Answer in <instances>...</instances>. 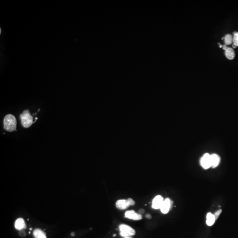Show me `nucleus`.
Returning <instances> with one entry per match:
<instances>
[{
	"instance_id": "obj_1",
	"label": "nucleus",
	"mask_w": 238,
	"mask_h": 238,
	"mask_svg": "<svg viewBox=\"0 0 238 238\" xmlns=\"http://www.w3.org/2000/svg\"><path fill=\"white\" fill-rule=\"evenodd\" d=\"M16 119L13 115L8 114L5 117L4 120V128L7 131L13 132L16 130Z\"/></svg>"
},
{
	"instance_id": "obj_2",
	"label": "nucleus",
	"mask_w": 238,
	"mask_h": 238,
	"mask_svg": "<svg viewBox=\"0 0 238 238\" xmlns=\"http://www.w3.org/2000/svg\"><path fill=\"white\" fill-rule=\"evenodd\" d=\"M20 118L22 125L24 128H29L34 123L33 117L31 116L29 111L28 110H25L20 114Z\"/></svg>"
},
{
	"instance_id": "obj_3",
	"label": "nucleus",
	"mask_w": 238,
	"mask_h": 238,
	"mask_svg": "<svg viewBox=\"0 0 238 238\" xmlns=\"http://www.w3.org/2000/svg\"><path fill=\"white\" fill-rule=\"evenodd\" d=\"M120 234L122 237H128L133 236L136 234V231L128 225L122 224L119 226Z\"/></svg>"
},
{
	"instance_id": "obj_4",
	"label": "nucleus",
	"mask_w": 238,
	"mask_h": 238,
	"mask_svg": "<svg viewBox=\"0 0 238 238\" xmlns=\"http://www.w3.org/2000/svg\"><path fill=\"white\" fill-rule=\"evenodd\" d=\"M200 163L203 168L205 169H207L211 167V155L209 153H205L201 158Z\"/></svg>"
},
{
	"instance_id": "obj_5",
	"label": "nucleus",
	"mask_w": 238,
	"mask_h": 238,
	"mask_svg": "<svg viewBox=\"0 0 238 238\" xmlns=\"http://www.w3.org/2000/svg\"><path fill=\"white\" fill-rule=\"evenodd\" d=\"M172 202L169 198H166L164 200L160 210L161 212L164 214L168 213L172 207Z\"/></svg>"
},
{
	"instance_id": "obj_6",
	"label": "nucleus",
	"mask_w": 238,
	"mask_h": 238,
	"mask_svg": "<svg viewBox=\"0 0 238 238\" xmlns=\"http://www.w3.org/2000/svg\"><path fill=\"white\" fill-rule=\"evenodd\" d=\"M125 217L129 219L138 220L142 219V216L139 213H136L134 210L128 211L125 213Z\"/></svg>"
},
{
	"instance_id": "obj_7",
	"label": "nucleus",
	"mask_w": 238,
	"mask_h": 238,
	"mask_svg": "<svg viewBox=\"0 0 238 238\" xmlns=\"http://www.w3.org/2000/svg\"><path fill=\"white\" fill-rule=\"evenodd\" d=\"M164 199L161 195H157L154 198L153 200L152 208L154 209H159L161 208L162 204L163 203Z\"/></svg>"
},
{
	"instance_id": "obj_8",
	"label": "nucleus",
	"mask_w": 238,
	"mask_h": 238,
	"mask_svg": "<svg viewBox=\"0 0 238 238\" xmlns=\"http://www.w3.org/2000/svg\"><path fill=\"white\" fill-rule=\"evenodd\" d=\"M116 206L117 209L121 210H124L127 209L130 206V205L128 200L121 199L117 201Z\"/></svg>"
},
{
	"instance_id": "obj_9",
	"label": "nucleus",
	"mask_w": 238,
	"mask_h": 238,
	"mask_svg": "<svg viewBox=\"0 0 238 238\" xmlns=\"http://www.w3.org/2000/svg\"><path fill=\"white\" fill-rule=\"evenodd\" d=\"M15 227L18 230H22L26 228V224L24 220L22 218L17 219L15 223Z\"/></svg>"
},
{
	"instance_id": "obj_10",
	"label": "nucleus",
	"mask_w": 238,
	"mask_h": 238,
	"mask_svg": "<svg viewBox=\"0 0 238 238\" xmlns=\"http://www.w3.org/2000/svg\"><path fill=\"white\" fill-rule=\"evenodd\" d=\"M211 167L213 168H216L220 162V157L217 154H212L211 155Z\"/></svg>"
},
{
	"instance_id": "obj_11",
	"label": "nucleus",
	"mask_w": 238,
	"mask_h": 238,
	"mask_svg": "<svg viewBox=\"0 0 238 238\" xmlns=\"http://www.w3.org/2000/svg\"><path fill=\"white\" fill-rule=\"evenodd\" d=\"M225 55L228 60H233L235 57L234 50L232 48L228 47L225 50Z\"/></svg>"
},
{
	"instance_id": "obj_12",
	"label": "nucleus",
	"mask_w": 238,
	"mask_h": 238,
	"mask_svg": "<svg viewBox=\"0 0 238 238\" xmlns=\"http://www.w3.org/2000/svg\"><path fill=\"white\" fill-rule=\"evenodd\" d=\"M214 214H212L211 213H209L206 216V224L208 226H212L214 224L215 220H216Z\"/></svg>"
},
{
	"instance_id": "obj_13",
	"label": "nucleus",
	"mask_w": 238,
	"mask_h": 238,
	"mask_svg": "<svg viewBox=\"0 0 238 238\" xmlns=\"http://www.w3.org/2000/svg\"><path fill=\"white\" fill-rule=\"evenodd\" d=\"M33 234L35 238H47L45 233L40 229H35Z\"/></svg>"
},
{
	"instance_id": "obj_14",
	"label": "nucleus",
	"mask_w": 238,
	"mask_h": 238,
	"mask_svg": "<svg viewBox=\"0 0 238 238\" xmlns=\"http://www.w3.org/2000/svg\"><path fill=\"white\" fill-rule=\"evenodd\" d=\"M223 39H224L225 45H230L233 42L232 36V35H230V34H227V35H226Z\"/></svg>"
},
{
	"instance_id": "obj_15",
	"label": "nucleus",
	"mask_w": 238,
	"mask_h": 238,
	"mask_svg": "<svg viewBox=\"0 0 238 238\" xmlns=\"http://www.w3.org/2000/svg\"><path fill=\"white\" fill-rule=\"evenodd\" d=\"M234 37H233V43L238 47V32H234L233 33Z\"/></svg>"
},
{
	"instance_id": "obj_16",
	"label": "nucleus",
	"mask_w": 238,
	"mask_h": 238,
	"mask_svg": "<svg viewBox=\"0 0 238 238\" xmlns=\"http://www.w3.org/2000/svg\"><path fill=\"white\" fill-rule=\"evenodd\" d=\"M221 212H222V210L220 209V210H218L217 211L214 213V217H215L216 220H217V219L218 218V217H219L220 215Z\"/></svg>"
},
{
	"instance_id": "obj_17",
	"label": "nucleus",
	"mask_w": 238,
	"mask_h": 238,
	"mask_svg": "<svg viewBox=\"0 0 238 238\" xmlns=\"http://www.w3.org/2000/svg\"><path fill=\"white\" fill-rule=\"evenodd\" d=\"M127 200H128L130 206H133L135 204V201H134L132 198H129Z\"/></svg>"
},
{
	"instance_id": "obj_18",
	"label": "nucleus",
	"mask_w": 238,
	"mask_h": 238,
	"mask_svg": "<svg viewBox=\"0 0 238 238\" xmlns=\"http://www.w3.org/2000/svg\"><path fill=\"white\" fill-rule=\"evenodd\" d=\"M144 213V210H143V209H141V210H139V214H143V213Z\"/></svg>"
},
{
	"instance_id": "obj_19",
	"label": "nucleus",
	"mask_w": 238,
	"mask_h": 238,
	"mask_svg": "<svg viewBox=\"0 0 238 238\" xmlns=\"http://www.w3.org/2000/svg\"><path fill=\"white\" fill-rule=\"evenodd\" d=\"M228 47H227V46L226 45H223V46H222V48H223V49H224V50H225Z\"/></svg>"
},
{
	"instance_id": "obj_20",
	"label": "nucleus",
	"mask_w": 238,
	"mask_h": 238,
	"mask_svg": "<svg viewBox=\"0 0 238 238\" xmlns=\"http://www.w3.org/2000/svg\"><path fill=\"white\" fill-rule=\"evenodd\" d=\"M145 217L148 219H150L151 218V216L150 214H147V215H145Z\"/></svg>"
},
{
	"instance_id": "obj_21",
	"label": "nucleus",
	"mask_w": 238,
	"mask_h": 238,
	"mask_svg": "<svg viewBox=\"0 0 238 238\" xmlns=\"http://www.w3.org/2000/svg\"><path fill=\"white\" fill-rule=\"evenodd\" d=\"M232 47L233 48H236L237 47V46H236V45H234V44H233Z\"/></svg>"
},
{
	"instance_id": "obj_22",
	"label": "nucleus",
	"mask_w": 238,
	"mask_h": 238,
	"mask_svg": "<svg viewBox=\"0 0 238 238\" xmlns=\"http://www.w3.org/2000/svg\"><path fill=\"white\" fill-rule=\"evenodd\" d=\"M219 44L220 48H222V45H220V43H219Z\"/></svg>"
},
{
	"instance_id": "obj_23",
	"label": "nucleus",
	"mask_w": 238,
	"mask_h": 238,
	"mask_svg": "<svg viewBox=\"0 0 238 238\" xmlns=\"http://www.w3.org/2000/svg\"><path fill=\"white\" fill-rule=\"evenodd\" d=\"M124 238H132L130 237H124Z\"/></svg>"
}]
</instances>
